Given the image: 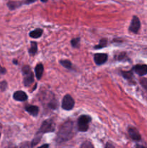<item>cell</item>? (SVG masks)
<instances>
[{
	"label": "cell",
	"mask_w": 147,
	"mask_h": 148,
	"mask_svg": "<svg viewBox=\"0 0 147 148\" xmlns=\"http://www.w3.org/2000/svg\"><path fill=\"white\" fill-rule=\"evenodd\" d=\"M48 0H41V1H43V2H46Z\"/></svg>",
	"instance_id": "obj_26"
},
{
	"label": "cell",
	"mask_w": 147,
	"mask_h": 148,
	"mask_svg": "<svg viewBox=\"0 0 147 148\" xmlns=\"http://www.w3.org/2000/svg\"><path fill=\"white\" fill-rule=\"evenodd\" d=\"M13 98L17 101H25L27 99V95L23 91L19 90L14 92L13 95Z\"/></svg>",
	"instance_id": "obj_10"
},
{
	"label": "cell",
	"mask_w": 147,
	"mask_h": 148,
	"mask_svg": "<svg viewBox=\"0 0 147 148\" xmlns=\"http://www.w3.org/2000/svg\"><path fill=\"white\" fill-rule=\"evenodd\" d=\"M25 110L29 114H31L32 116H36L39 112L38 107L36 106H26Z\"/></svg>",
	"instance_id": "obj_11"
},
{
	"label": "cell",
	"mask_w": 147,
	"mask_h": 148,
	"mask_svg": "<svg viewBox=\"0 0 147 148\" xmlns=\"http://www.w3.org/2000/svg\"><path fill=\"white\" fill-rule=\"evenodd\" d=\"M7 87V82H5V81H3V82H1V83H0V88H1V90L2 91L5 90Z\"/></svg>",
	"instance_id": "obj_20"
},
{
	"label": "cell",
	"mask_w": 147,
	"mask_h": 148,
	"mask_svg": "<svg viewBox=\"0 0 147 148\" xmlns=\"http://www.w3.org/2000/svg\"><path fill=\"white\" fill-rule=\"evenodd\" d=\"M94 59H95V62L97 64H102L108 59V55L106 53H96L95 55Z\"/></svg>",
	"instance_id": "obj_8"
},
{
	"label": "cell",
	"mask_w": 147,
	"mask_h": 148,
	"mask_svg": "<svg viewBox=\"0 0 147 148\" xmlns=\"http://www.w3.org/2000/svg\"><path fill=\"white\" fill-rule=\"evenodd\" d=\"M35 1V0H26L25 3H26V4H30V3L34 2Z\"/></svg>",
	"instance_id": "obj_24"
},
{
	"label": "cell",
	"mask_w": 147,
	"mask_h": 148,
	"mask_svg": "<svg viewBox=\"0 0 147 148\" xmlns=\"http://www.w3.org/2000/svg\"><path fill=\"white\" fill-rule=\"evenodd\" d=\"M0 137H1V133H0Z\"/></svg>",
	"instance_id": "obj_27"
},
{
	"label": "cell",
	"mask_w": 147,
	"mask_h": 148,
	"mask_svg": "<svg viewBox=\"0 0 147 148\" xmlns=\"http://www.w3.org/2000/svg\"><path fill=\"white\" fill-rule=\"evenodd\" d=\"M48 147V145H42V146H41V147Z\"/></svg>",
	"instance_id": "obj_25"
},
{
	"label": "cell",
	"mask_w": 147,
	"mask_h": 148,
	"mask_svg": "<svg viewBox=\"0 0 147 148\" xmlns=\"http://www.w3.org/2000/svg\"><path fill=\"white\" fill-rule=\"evenodd\" d=\"M54 130L55 124L53 123V121L51 119H48L46 121H43L40 130H39L37 134L42 137V134H44V133L52 132L54 131Z\"/></svg>",
	"instance_id": "obj_2"
},
{
	"label": "cell",
	"mask_w": 147,
	"mask_h": 148,
	"mask_svg": "<svg viewBox=\"0 0 147 148\" xmlns=\"http://www.w3.org/2000/svg\"><path fill=\"white\" fill-rule=\"evenodd\" d=\"M133 70L140 76H144L147 73V65L137 64L133 67Z\"/></svg>",
	"instance_id": "obj_7"
},
{
	"label": "cell",
	"mask_w": 147,
	"mask_h": 148,
	"mask_svg": "<svg viewBox=\"0 0 147 148\" xmlns=\"http://www.w3.org/2000/svg\"><path fill=\"white\" fill-rule=\"evenodd\" d=\"M61 64L63 65L64 67L66 68H69V69H70L71 67V63L70 61L69 60H62L60 62Z\"/></svg>",
	"instance_id": "obj_18"
},
{
	"label": "cell",
	"mask_w": 147,
	"mask_h": 148,
	"mask_svg": "<svg viewBox=\"0 0 147 148\" xmlns=\"http://www.w3.org/2000/svg\"><path fill=\"white\" fill-rule=\"evenodd\" d=\"M22 72L24 76V84L25 86H30L34 81L33 73L31 72V69L28 66H24L22 69Z\"/></svg>",
	"instance_id": "obj_4"
},
{
	"label": "cell",
	"mask_w": 147,
	"mask_h": 148,
	"mask_svg": "<svg viewBox=\"0 0 147 148\" xmlns=\"http://www.w3.org/2000/svg\"><path fill=\"white\" fill-rule=\"evenodd\" d=\"M43 34V30L40 28L35 29V30H33L30 33V36L33 38H38Z\"/></svg>",
	"instance_id": "obj_13"
},
{
	"label": "cell",
	"mask_w": 147,
	"mask_h": 148,
	"mask_svg": "<svg viewBox=\"0 0 147 148\" xmlns=\"http://www.w3.org/2000/svg\"><path fill=\"white\" fill-rule=\"evenodd\" d=\"M74 100L70 95H66L63 98L62 101V108L63 109L69 111L71 110L74 106Z\"/></svg>",
	"instance_id": "obj_5"
},
{
	"label": "cell",
	"mask_w": 147,
	"mask_h": 148,
	"mask_svg": "<svg viewBox=\"0 0 147 148\" xmlns=\"http://www.w3.org/2000/svg\"><path fill=\"white\" fill-rule=\"evenodd\" d=\"M128 134H129L131 139H133V140L138 141V140H141V135H140L139 132L136 129L133 128V127H130L128 129Z\"/></svg>",
	"instance_id": "obj_9"
},
{
	"label": "cell",
	"mask_w": 147,
	"mask_h": 148,
	"mask_svg": "<svg viewBox=\"0 0 147 148\" xmlns=\"http://www.w3.org/2000/svg\"><path fill=\"white\" fill-rule=\"evenodd\" d=\"M140 27H141V23H140L139 19L136 16H133L132 21H131V25H130L129 30L134 33H137L139 30Z\"/></svg>",
	"instance_id": "obj_6"
},
{
	"label": "cell",
	"mask_w": 147,
	"mask_h": 148,
	"mask_svg": "<svg viewBox=\"0 0 147 148\" xmlns=\"http://www.w3.org/2000/svg\"><path fill=\"white\" fill-rule=\"evenodd\" d=\"M106 46H107V40L106 39H102V40H100V41H99V45L96 46L95 48V49H102V48L105 47Z\"/></svg>",
	"instance_id": "obj_16"
},
{
	"label": "cell",
	"mask_w": 147,
	"mask_h": 148,
	"mask_svg": "<svg viewBox=\"0 0 147 148\" xmlns=\"http://www.w3.org/2000/svg\"><path fill=\"white\" fill-rule=\"evenodd\" d=\"M79 41H80V38H74L71 40V44L73 47H77L79 45Z\"/></svg>",
	"instance_id": "obj_19"
},
{
	"label": "cell",
	"mask_w": 147,
	"mask_h": 148,
	"mask_svg": "<svg viewBox=\"0 0 147 148\" xmlns=\"http://www.w3.org/2000/svg\"><path fill=\"white\" fill-rule=\"evenodd\" d=\"M73 123L71 121H66L59 129L57 134V141L59 143L68 141L73 137Z\"/></svg>",
	"instance_id": "obj_1"
},
{
	"label": "cell",
	"mask_w": 147,
	"mask_h": 148,
	"mask_svg": "<svg viewBox=\"0 0 147 148\" xmlns=\"http://www.w3.org/2000/svg\"><path fill=\"white\" fill-rule=\"evenodd\" d=\"M122 75L127 79H131L133 77V73L131 71H128V72H123L122 71Z\"/></svg>",
	"instance_id": "obj_17"
},
{
	"label": "cell",
	"mask_w": 147,
	"mask_h": 148,
	"mask_svg": "<svg viewBox=\"0 0 147 148\" xmlns=\"http://www.w3.org/2000/svg\"><path fill=\"white\" fill-rule=\"evenodd\" d=\"M6 73V69L0 65V75H4Z\"/></svg>",
	"instance_id": "obj_23"
},
{
	"label": "cell",
	"mask_w": 147,
	"mask_h": 148,
	"mask_svg": "<svg viewBox=\"0 0 147 148\" xmlns=\"http://www.w3.org/2000/svg\"><path fill=\"white\" fill-rule=\"evenodd\" d=\"M37 43L35 42H32L31 43V46H30V49H29V53L30 55H34L35 53L37 52Z\"/></svg>",
	"instance_id": "obj_14"
},
{
	"label": "cell",
	"mask_w": 147,
	"mask_h": 148,
	"mask_svg": "<svg viewBox=\"0 0 147 148\" xmlns=\"http://www.w3.org/2000/svg\"><path fill=\"white\" fill-rule=\"evenodd\" d=\"M140 82H141V84L142 85V86L144 87L145 89L147 90V79L143 78V79H141V80H140Z\"/></svg>",
	"instance_id": "obj_21"
},
{
	"label": "cell",
	"mask_w": 147,
	"mask_h": 148,
	"mask_svg": "<svg viewBox=\"0 0 147 148\" xmlns=\"http://www.w3.org/2000/svg\"><path fill=\"white\" fill-rule=\"evenodd\" d=\"M92 119L89 116L82 115L78 119V130L80 132H86L89 128V124Z\"/></svg>",
	"instance_id": "obj_3"
},
{
	"label": "cell",
	"mask_w": 147,
	"mask_h": 148,
	"mask_svg": "<svg viewBox=\"0 0 147 148\" xmlns=\"http://www.w3.org/2000/svg\"><path fill=\"white\" fill-rule=\"evenodd\" d=\"M20 4H21V3L18 2V1H10V2H8L7 5H8L9 8H10V10H12L16 9L17 7H20Z\"/></svg>",
	"instance_id": "obj_15"
},
{
	"label": "cell",
	"mask_w": 147,
	"mask_h": 148,
	"mask_svg": "<svg viewBox=\"0 0 147 148\" xmlns=\"http://www.w3.org/2000/svg\"><path fill=\"white\" fill-rule=\"evenodd\" d=\"M82 147H93V145L90 143H84L83 145L81 146Z\"/></svg>",
	"instance_id": "obj_22"
},
{
	"label": "cell",
	"mask_w": 147,
	"mask_h": 148,
	"mask_svg": "<svg viewBox=\"0 0 147 148\" xmlns=\"http://www.w3.org/2000/svg\"><path fill=\"white\" fill-rule=\"evenodd\" d=\"M43 71H44V68H43V66L42 64H38L35 66V72L36 77H37V79H40V78H41L43 73Z\"/></svg>",
	"instance_id": "obj_12"
}]
</instances>
